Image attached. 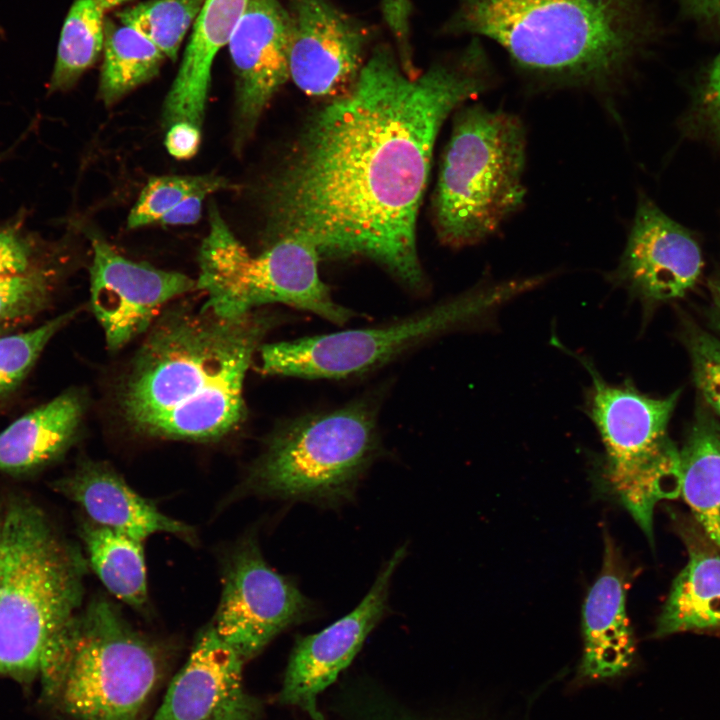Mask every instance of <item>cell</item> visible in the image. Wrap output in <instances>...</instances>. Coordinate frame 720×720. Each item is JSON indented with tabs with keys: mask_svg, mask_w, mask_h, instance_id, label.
I'll use <instances>...</instances> for the list:
<instances>
[{
	"mask_svg": "<svg viewBox=\"0 0 720 720\" xmlns=\"http://www.w3.org/2000/svg\"><path fill=\"white\" fill-rule=\"evenodd\" d=\"M477 38L412 77L387 44L352 89L308 121L264 192L271 241L292 237L330 257H365L423 287L416 224L435 140L461 104L495 85Z\"/></svg>",
	"mask_w": 720,
	"mask_h": 720,
	"instance_id": "obj_1",
	"label": "cell"
},
{
	"mask_svg": "<svg viewBox=\"0 0 720 720\" xmlns=\"http://www.w3.org/2000/svg\"><path fill=\"white\" fill-rule=\"evenodd\" d=\"M273 318L201 305L163 310L147 331L117 395L120 415L137 434L208 442L246 417L244 382Z\"/></svg>",
	"mask_w": 720,
	"mask_h": 720,
	"instance_id": "obj_2",
	"label": "cell"
},
{
	"mask_svg": "<svg viewBox=\"0 0 720 720\" xmlns=\"http://www.w3.org/2000/svg\"><path fill=\"white\" fill-rule=\"evenodd\" d=\"M441 32L489 38L544 82L601 89L624 76L654 29L642 0H459Z\"/></svg>",
	"mask_w": 720,
	"mask_h": 720,
	"instance_id": "obj_3",
	"label": "cell"
},
{
	"mask_svg": "<svg viewBox=\"0 0 720 720\" xmlns=\"http://www.w3.org/2000/svg\"><path fill=\"white\" fill-rule=\"evenodd\" d=\"M86 561L29 498L3 505L0 676L41 678L58 640L81 609Z\"/></svg>",
	"mask_w": 720,
	"mask_h": 720,
	"instance_id": "obj_4",
	"label": "cell"
},
{
	"mask_svg": "<svg viewBox=\"0 0 720 720\" xmlns=\"http://www.w3.org/2000/svg\"><path fill=\"white\" fill-rule=\"evenodd\" d=\"M161 673L158 647L99 595L63 631L42 687L78 720H140Z\"/></svg>",
	"mask_w": 720,
	"mask_h": 720,
	"instance_id": "obj_5",
	"label": "cell"
},
{
	"mask_svg": "<svg viewBox=\"0 0 720 720\" xmlns=\"http://www.w3.org/2000/svg\"><path fill=\"white\" fill-rule=\"evenodd\" d=\"M526 134L521 120L482 105L461 108L434 197L440 241L453 248L493 235L522 205Z\"/></svg>",
	"mask_w": 720,
	"mask_h": 720,
	"instance_id": "obj_6",
	"label": "cell"
},
{
	"mask_svg": "<svg viewBox=\"0 0 720 720\" xmlns=\"http://www.w3.org/2000/svg\"><path fill=\"white\" fill-rule=\"evenodd\" d=\"M379 448L375 410L356 401L282 425L252 464L243 490L336 504L353 491Z\"/></svg>",
	"mask_w": 720,
	"mask_h": 720,
	"instance_id": "obj_7",
	"label": "cell"
},
{
	"mask_svg": "<svg viewBox=\"0 0 720 720\" xmlns=\"http://www.w3.org/2000/svg\"><path fill=\"white\" fill-rule=\"evenodd\" d=\"M577 358L592 380L587 409L605 447V486L652 539L656 504L681 492L680 451L667 436L680 391L653 398L630 383L612 385Z\"/></svg>",
	"mask_w": 720,
	"mask_h": 720,
	"instance_id": "obj_8",
	"label": "cell"
},
{
	"mask_svg": "<svg viewBox=\"0 0 720 720\" xmlns=\"http://www.w3.org/2000/svg\"><path fill=\"white\" fill-rule=\"evenodd\" d=\"M542 278L475 288L422 312L359 329L263 344L259 369L266 375L308 379L346 378L377 368L435 336L470 323Z\"/></svg>",
	"mask_w": 720,
	"mask_h": 720,
	"instance_id": "obj_9",
	"label": "cell"
},
{
	"mask_svg": "<svg viewBox=\"0 0 720 720\" xmlns=\"http://www.w3.org/2000/svg\"><path fill=\"white\" fill-rule=\"evenodd\" d=\"M319 256L311 244L292 237L275 239L252 255L213 205L199 249L198 289L209 306L226 315L278 303L343 325L352 313L333 299L321 280Z\"/></svg>",
	"mask_w": 720,
	"mask_h": 720,
	"instance_id": "obj_10",
	"label": "cell"
},
{
	"mask_svg": "<svg viewBox=\"0 0 720 720\" xmlns=\"http://www.w3.org/2000/svg\"><path fill=\"white\" fill-rule=\"evenodd\" d=\"M313 613L311 600L266 562L254 536L235 546L225 561L221 599L212 625L244 662Z\"/></svg>",
	"mask_w": 720,
	"mask_h": 720,
	"instance_id": "obj_11",
	"label": "cell"
},
{
	"mask_svg": "<svg viewBox=\"0 0 720 720\" xmlns=\"http://www.w3.org/2000/svg\"><path fill=\"white\" fill-rule=\"evenodd\" d=\"M289 76L305 94L348 93L365 64L370 27L330 0H288Z\"/></svg>",
	"mask_w": 720,
	"mask_h": 720,
	"instance_id": "obj_12",
	"label": "cell"
},
{
	"mask_svg": "<svg viewBox=\"0 0 720 720\" xmlns=\"http://www.w3.org/2000/svg\"><path fill=\"white\" fill-rule=\"evenodd\" d=\"M91 244L90 303L112 352L146 334L167 304L198 289L197 279L127 259L97 235Z\"/></svg>",
	"mask_w": 720,
	"mask_h": 720,
	"instance_id": "obj_13",
	"label": "cell"
},
{
	"mask_svg": "<svg viewBox=\"0 0 720 720\" xmlns=\"http://www.w3.org/2000/svg\"><path fill=\"white\" fill-rule=\"evenodd\" d=\"M405 555V545L394 551L368 593L350 613L318 633L296 641L279 694L282 703L299 707L313 720H323L317 698L351 663L384 616L392 578Z\"/></svg>",
	"mask_w": 720,
	"mask_h": 720,
	"instance_id": "obj_14",
	"label": "cell"
},
{
	"mask_svg": "<svg viewBox=\"0 0 720 720\" xmlns=\"http://www.w3.org/2000/svg\"><path fill=\"white\" fill-rule=\"evenodd\" d=\"M235 76V146L251 138L290 79L289 16L279 0H249L227 43Z\"/></svg>",
	"mask_w": 720,
	"mask_h": 720,
	"instance_id": "obj_15",
	"label": "cell"
},
{
	"mask_svg": "<svg viewBox=\"0 0 720 720\" xmlns=\"http://www.w3.org/2000/svg\"><path fill=\"white\" fill-rule=\"evenodd\" d=\"M702 268L701 249L691 233L642 198L612 280L648 301H667L684 296Z\"/></svg>",
	"mask_w": 720,
	"mask_h": 720,
	"instance_id": "obj_16",
	"label": "cell"
},
{
	"mask_svg": "<svg viewBox=\"0 0 720 720\" xmlns=\"http://www.w3.org/2000/svg\"><path fill=\"white\" fill-rule=\"evenodd\" d=\"M243 664L212 623L206 626L152 720H252L256 704L243 686Z\"/></svg>",
	"mask_w": 720,
	"mask_h": 720,
	"instance_id": "obj_17",
	"label": "cell"
},
{
	"mask_svg": "<svg viewBox=\"0 0 720 720\" xmlns=\"http://www.w3.org/2000/svg\"><path fill=\"white\" fill-rule=\"evenodd\" d=\"M51 488L78 504L88 520L144 542L156 533H170L192 542L194 529L163 514L136 493L109 464L85 460Z\"/></svg>",
	"mask_w": 720,
	"mask_h": 720,
	"instance_id": "obj_18",
	"label": "cell"
},
{
	"mask_svg": "<svg viewBox=\"0 0 720 720\" xmlns=\"http://www.w3.org/2000/svg\"><path fill=\"white\" fill-rule=\"evenodd\" d=\"M601 574L583 606V654L577 680H613L630 670L635 639L626 613V581L609 539Z\"/></svg>",
	"mask_w": 720,
	"mask_h": 720,
	"instance_id": "obj_19",
	"label": "cell"
},
{
	"mask_svg": "<svg viewBox=\"0 0 720 720\" xmlns=\"http://www.w3.org/2000/svg\"><path fill=\"white\" fill-rule=\"evenodd\" d=\"M676 520L689 558L672 584L654 637L679 632L720 635V549L695 521Z\"/></svg>",
	"mask_w": 720,
	"mask_h": 720,
	"instance_id": "obj_20",
	"label": "cell"
},
{
	"mask_svg": "<svg viewBox=\"0 0 720 720\" xmlns=\"http://www.w3.org/2000/svg\"><path fill=\"white\" fill-rule=\"evenodd\" d=\"M249 0H204L181 65L163 105L165 127L180 121L201 127L213 61L241 18Z\"/></svg>",
	"mask_w": 720,
	"mask_h": 720,
	"instance_id": "obj_21",
	"label": "cell"
},
{
	"mask_svg": "<svg viewBox=\"0 0 720 720\" xmlns=\"http://www.w3.org/2000/svg\"><path fill=\"white\" fill-rule=\"evenodd\" d=\"M87 401L66 391L21 416L0 433V473L25 475L51 464L73 443Z\"/></svg>",
	"mask_w": 720,
	"mask_h": 720,
	"instance_id": "obj_22",
	"label": "cell"
},
{
	"mask_svg": "<svg viewBox=\"0 0 720 720\" xmlns=\"http://www.w3.org/2000/svg\"><path fill=\"white\" fill-rule=\"evenodd\" d=\"M681 492L694 521L720 549V422L697 413L680 450Z\"/></svg>",
	"mask_w": 720,
	"mask_h": 720,
	"instance_id": "obj_23",
	"label": "cell"
},
{
	"mask_svg": "<svg viewBox=\"0 0 720 720\" xmlns=\"http://www.w3.org/2000/svg\"><path fill=\"white\" fill-rule=\"evenodd\" d=\"M79 534L106 589L125 604L143 608L148 601L144 542L88 519L81 521Z\"/></svg>",
	"mask_w": 720,
	"mask_h": 720,
	"instance_id": "obj_24",
	"label": "cell"
},
{
	"mask_svg": "<svg viewBox=\"0 0 720 720\" xmlns=\"http://www.w3.org/2000/svg\"><path fill=\"white\" fill-rule=\"evenodd\" d=\"M103 49L99 96L106 105L155 78L166 58L140 33L111 20L105 21Z\"/></svg>",
	"mask_w": 720,
	"mask_h": 720,
	"instance_id": "obj_25",
	"label": "cell"
},
{
	"mask_svg": "<svg viewBox=\"0 0 720 720\" xmlns=\"http://www.w3.org/2000/svg\"><path fill=\"white\" fill-rule=\"evenodd\" d=\"M104 11L93 0H75L63 23L50 93L72 88L98 59L104 46Z\"/></svg>",
	"mask_w": 720,
	"mask_h": 720,
	"instance_id": "obj_26",
	"label": "cell"
},
{
	"mask_svg": "<svg viewBox=\"0 0 720 720\" xmlns=\"http://www.w3.org/2000/svg\"><path fill=\"white\" fill-rule=\"evenodd\" d=\"M204 0H149L117 13L121 24L140 33L175 60L183 38L195 23Z\"/></svg>",
	"mask_w": 720,
	"mask_h": 720,
	"instance_id": "obj_27",
	"label": "cell"
},
{
	"mask_svg": "<svg viewBox=\"0 0 720 720\" xmlns=\"http://www.w3.org/2000/svg\"><path fill=\"white\" fill-rule=\"evenodd\" d=\"M233 187L234 185L225 177L212 174L153 177L147 182L132 207L128 215L127 227L136 229L157 224L164 214L192 196H207Z\"/></svg>",
	"mask_w": 720,
	"mask_h": 720,
	"instance_id": "obj_28",
	"label": "cell"
},
{
	"mask_svg": "<svg viewBox=\"0 0 720 720\" xmlns=\"http://www.w3.org/2000/svg\"><path fill=\"white\" fill-rule=\"evenodd\" d=\"M76 313L72 310L33 330L0 337V398L19 385L48 342Z\"/></svg>",
	"mask_w": 720,
	"mask_h": 720,
	"instance_id": "obj_29",
	"label": "cell"
},
{
	"mask_svg": "<svg viewBox=\"0 0 720 720\" xmlns=\"http://www.w3.org/2000/svg\"><path fill=\"white\" fill-rule=\"evenodd\" d=\"M51 294L49 277L28 270L0 276V325L33 315L42 310Z\"/></svg>",
	"mask_w": 720,
	"mask_h": 720,
	"instance_id": "obj_30",
	"label": "cell"
},
{
	"mask_svg": "<svg viewBox=\"0 0 720 720\" xmlns=\"http://www.w3.org/2000/svg\"><path fill=\"white\" fill-rule=\"evenodd\" d=\"M690 119L720 153V52L697 84Z\"/></svg>",
	"mask_w": 720,
	"mask_h": 720,
	"instance_id": "obj_31",
	"label": "cell"
},
{
	"mask_svg": "<svg viewBox=\"0 0 720 720\" xmlns=\"http://www.w3.org/2000/svg\"><path fill=\"white\" fill-rule=\"evenodd\" d=\"M696 385L705 401L720 416V341L703 331L689 339Z\"/></svg>",
	"mask_w": 720,
	"mask_h": 720,
	"instance_id": "obj_32",
	"label": "cell"
},
{
	"mask_svg": "<svg viewBox=\"0 0 720 720\" xmlns=\"http://www.w3.org/2000/svg\"><path fill=\"white\" fill-rule=\"evenodd\" d=\"M30 260L27 242L12 230L0 229V276L28 271Z\"/></svg>",
	"mask_w": 720,
	"mask_h": 720,
	"instance_id": "obj_33",
	"label": "cell"
},
{
	"mask_svg": "<svg viewBox=\"0 0 720 720\" xmlns=\"http://www.w3.org/2000/svg\"><path fill=\"white\" fill-rule=\"evenodd\" d=\"M201 142V128L186 121L168 127L165 146L170 155L183 160L193 157Z\"/></svg>",
	"mask_w": 720,
	"mask_h": 720,
	"instance_id": "obj_34",
	"label": "cell"
},
{
	"mask_svg": "<svg viewBox=\"0 0 720 720\" xmlns=\"http://www.w3.org/2000/svg\"><path fill=\"white\" fill-rule=\"evenodd\" d=\"M206 196H192L175 208L164 214L157 224L161 225H188L194 224L201 218L203 201Z\"/></svg>",
	"mask_w": 720,
	"mask_h": 720,
	"instance_id": "obj_35",
	"label": "cell"
},
{
	"mask_svg": "<svg viewBox=\"0 0 720 720\" xmlns=\"http://www.w3.org/2000/svg\"><path fill=\"white\" fill-rule=\"evenodd\" d=\"M695 18L720 25V0H680Z\"/></svg>",
	"mask_w": 720,
	"mask_h": 720,
	"instance_id": "obj_36",
	"label": "cell"
},
{
	"mask_svg": "<svg viewBox=\"0 0 720 720\" xmlns=\"http://www.w3.org/2000/svg\"><path fill=\"white\" fill-rule=\"evenodd\" d=\"M709 289L711 292L714 318L720 329V280L710 282Z\"/></svg>",
	"mask_w": 720,
	"mask_h": 720,
	"instance_id": "obj_37",
	"label": "cell"
},
{
	"mask_svg": "<svg viewBox=\"0 0 720 720\" xmlns=\"http://www.w3.org/2000/svg\"><path fill=\"white\" fill-rule=\"evenodd\" d=\"M93 1L97 4V6L101 10H103L105 12L109 9L120 6L130 0H93Z\"/></svg>",
	"mask_w": 720,
	"mask_h": 720,
	"instance_id": "obj_38",
	"label": "cell"
},
{
	"mask_svg": "<svg viewBox=\"0 0 720 720\" xmlns=\"http://www.w3.org/2000/svg\"><path fill=\"white\" fill-rule=\"evenodd\" d=\"M3 505H0V573L2 566Z\"/></svg>",
	"mask_w": 720,
	"mask_h": 720,
	"instance_id": "obj_39",
	"label": "cell"
}]
</instances>
